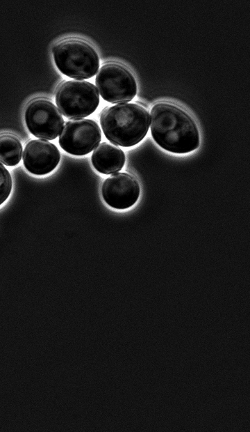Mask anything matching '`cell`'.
Masks as SVG:
<instances>
[{
    "instance_id": "obj_9",
    "label": "cell",
    "mask_w": 250,
    "mask_h": 432,
    "mask_svg": "<svg viewBox=\"0 0 250 432\" xmlns=\"http://www.w3.org/2000/svg\"><path fill=\"white\" fill-rule=\"evenodd\" d=\"M60 153L58 148L45 139H33L26 145L23 153L25 168L34 175L51 172L58 164Z\"/></svg>"
},
{
    "instance_id": "obj_11",
    "label": "cell",
    "mask_w": 250,
    "mask_h": 432,
    "mask_svg": "<svg viewBox=\"0 0 250 432\" xmlns=\"http://www.w3.org/2000/svg\"><path fill=\"white\" fill-rule=\"evenodd\" d=\"M22 156V146L19 139L11 134L0 135V162L9 167L19 164Z\"/></svg>"
},
{
    "instance_id": "obj_10",
    "label": "cell",
    "mask_w": 250,
    "mask_h": 432,
    "mask_svg": "<svg viewBox=\"0 0 250 432\" xmlns=\"http://www.w3.org/2000/svg\"><path fill=\"white\" fill-rule=\"evenodd\" d=\"M91 160L97 171L103 174H112L123 168L125 155L117 146L103 142L95 148Z\"/></svg>"
},
{
    "instance_id": "obj_6",
    "label": "cell",
    "mask_w": 250,
    "mask_h": 432,
    "mask_svg": "<svg viewBox=\"0 0 250 432\" xmlns=\"http://www.w3.org/2000/svg\"><path fill=\"white\" fill-rule=\"evenodd\" d=\"M101 131L91 119H73L63 126L59 137L60 146L73 155H85L100 143Z\"/></svg>"
},
{
    "instance_id": "obj_12",
    "label": "cell",
    "mask_w": 250,
    "mask_h": 432,
    "mask_svg": "<svg viewBox=\"0 0 250 432\" xmlns=\"http://www.w3.org/2000/svg\"><path fill=\"white\" fill-rule=\"evenodd\" d=\"M12 187L11 176L8 170L0 163V205L8 198Z\"/></svg>"
},
{
    "instance_id": "obj_1",
    "label": "cell",
    "mask_w": 250,
    "mask_h": 432,
    "mask_svg": "<svg viewBox=\"0 0 250 432\" xmlns=\"http://www.w3.org/2000/svg\"><path fill=\"white\" fill-rule=\"evenodd\" d=\"M150 128L154 141L165 151L183 154L199 146L196 123L187 112L174 104H155L151 109Z\"/></svg>"
},
{
    "instance_id": "obj_2",
    "label": "cell",
    "mask_w": 250,
    "mask_h": 432,
    "mask_svg": "<svg viewBox=\"0 0 250 432\" xmlns=\"http://www.w3.org/2000/svg\"><path fill=\"white\" fill-rule=\"evenodd\" d=\"M100 123L105 137L112 144L131 147L147 135L150 123L147 110L135 103H119L103 109Z\"/></svg>"
},
{
    "instance_id": "obj_7",
    "label": "cell",
    "mask_w": 250,
    "mask_h": 432,
    "mask_svg": "<svg viewBox=\"0 0 250 432\" xmlns=\"http://www.w3.org/2000/svg\"><path fill=\"white\" fill-rule=\"evenodd\" d=\"M24 119L30 132L42 139H54L64 126V119L60 111L53 102L46 99L31 101L26 108Z\"/></svg>"
},
{
    "instance_id": "obj_5",
    "label": "cell",
    "mask_w": 250,
    "mask_h": 432,
    "mask_svg": "<svg viewBox=\"0 0 250 432\" xmlns=\"http://www.w3.org/2000/svg\"><path fill=\"white\" fill-rule=\"evenodd\" d=\"M95 84L102 98L113 104L128 102L137 93L134 77L118 63L104 64L97 74Z\"/></svg>"
},
{
    "instance_id": "obj_4",
    "label": "cell",
    "mask_w": 250,
    "mask_h": 432,
    "mask_svg": "<svg viewBox=\"0 0 250 432\" xmlns=\"http://www.w3.org/2000/svg\"><path fill=\"white\" fill-rule=\"evenodd\" d=\"M59 111L69 119H79L92 114L99 104V94L91 83L70 80L62 84L56 94Z\"/></svg>"
},
{
    "instance_id": "obj_3",
    "label": "cell",
    "mask_w": 250,
    "mask_h": 432,
    "mask_svg": "<svg viewBox=\"0 0 250 432\" xmlns=\"http://www.w3.org/2000/svg\"><path fill=\"white\" fill-rule=\"evenodd\" d=\"M54 62L65 75L84 79L93 77L98 71L99 59L94 48L86 42L69 39L56 45L53 50Z\"/></svg>"
},
{
    "instance_id": "obj_8",
    "label": "cell",
    "mask_w": 250,
    "mask_h": 432,
    "mask_svg": "<svg viewBox=\"0 0 250 432\" xmlns=\"http://www.w3.org/2000/svg\"><path fill=\"white\" fill-rule=\"evenodd\" d=\"M140 193V185L135 178L124 172L112 174L101 186V194L106 203L118 210L126 209L134 205Z\"/></svg>"
}]
</instances>
